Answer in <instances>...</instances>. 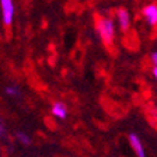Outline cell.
<instances>
[{"label": "cell", "mask_w": 157, "mask_h": 157, "mask_svg": "<svg viewBox=\"0 0 157 157\" xmlns=\"http://www.w3.org/2000/svg\"><path fill=\"white\" fill-rule=\"evenodd\" d=\"M118 21H119L121 29L126 31V29L129 28V25H131V18H129V13H128L126 10H124V9L118 10Z\"/></svg>", "instance_id": "cell-5"}, {"label": "cell", "mask_w": 157, "mask_h": 157, "mask_svg": "<svg viewBox=\"0 0 157 157\" xmlns=\"http://www.w3.org/2000/svg\"><path fill=\"white\" fill-rule=\"evenodd\" d=\"M151 60H153L154 66H156V67H157V52H154L153 55H151Z\"/></svg>", "instance_id": "cell-9"}, {"label": "cell", "mask_w": 157, "mask_h": 157, "mask_svg": "<svg viewBox=\"0 0 157 157\" xmlns=\"http://www.w3.org/2000/svg\"><path fill=\"white\" fill-rule=\"evenodd\" d=\"M129 142H131V146H132V149H133V151L136 153L137 157H146L144 149H143V146H142L140 140H139V137H137L136 135L132 133L131 136H129Z\"/></svg>", "instance_id": "cell-4"}, {"label": "cell", "mask_w": 157, "mask_h": 157, "mask_svg": "<svg viewBox=\"0 0 157 157\" xmlns=\"http://www.w3.org/2000/svg\"><path fill=\"white\" fill-rule=\"evenodd\" d=\"M6 91H7V94H10V95H18V90L14 87H7Z\"/></svg>", "instance_id": "cell-8"}, {"label": "cell", "mask_w": 157, "mask_h": 157, "mask_svg": "<svg viewBox=\"0 0 157 157\" xmlns=\"http://www.w3.org/2000/svg\"><path fill=\"white\" fill-rule=\"evenodd\" d=\"M52 114L56 115L58 118H60V119H63V118L66 117V107H65V104H62V102H56V104L52 107Z\"/></svg>", "instance_id": "cell-6"}, {"label": "cell", "mask_w": 157, "mask_h": 157, "mask_svg": "<svg viewBox=\"0 0 157 157\" xmlns=\"http://www.w3.org/2000/svg\"><path fill=\"white\" fill-rule=\"evenodd\" d=\"M153 73H154V77L157 78V67H154V70H153Z\"/></svg>", "instance_id": "cell-11"}, {"label": "cell", "mask_w": 157, "mask_h": 157, "mask_svg": "<svg viewBox=\"0 0 157 157\" xmlns=\"http://www.w3.org/2000/svg\"><path fill=\"white\" fill-rule=\"evenodd\" d=\"M2 13H3V23L4 25H10L14 18V3L13 0H0Z\"/></svg>", "instance_id": "cell-2"}, {"label": "cell", "mask_w": 157, "mask_h": 157, "mask_svg": "<svg viewBox=\"0 0 157 157\" xmlns=\"http://www.w3.org/2000/svg\"><path fill=\"white\" fill-rule=\"evenodd\" d=\"M97 29L98 34L101 36V39L104 41L105 45H109V44L114 41V34H115V28H114V23H112L109 18H101L97 24Z\"/></svg>", "instance_id": "cell-1"}, {"label": "cell", "mask_w": 157, "mask_h": 157, "mask_svg": "<svg viewBox=\"0 0 157 157\" xmlns=\"http://www.w3.org/2000/svg\"><path fill=\"white\" fill-rule=\"evenodd\" d=\"M4 132H6V129H4V126H3V124H0V137L4 135Z\"/></svg>", "instance_id": "cell-10"}, {"label": "cell", "mask_w": 157, "mask_h": 157, "mask_svg": "<svg viewBox=\"0 0 157 157\" xmlns=\"http://www.w3.org/2000/svg\"><path fill=\"white\" fill-rule=\"evenodd\" d=\"M143 16L150 25H157V6L149 4L143 9Z\"/></svg>", "instance_id": "cell-3"}, {"label": "cell", "mask_w": 157, "mask_h": 157, "mask_svg": "<svg viewBox=\"0 0 157 157\" xmlns=\"http://www.w3.org/2000/svg\"><path fill=\"white\" fill-rule=\"evenodd\" d=\"M17 137H18V140L23 142L24 144H29V143H31V139H29V137L27 136L25 133H21V132H18V133H17Z\"/></svg>", "instance_id": "cell-7"}]
</instances>
